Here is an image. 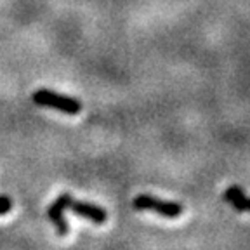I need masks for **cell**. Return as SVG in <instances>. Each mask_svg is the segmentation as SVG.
<instances>
[{
	"label": "cell",
	"mask_w": 250,
	"mask_h": 250,
	"mask_svg": "<svg viewBox=\"0 0 250 250\" xmlns=\"http://www.w3.org/2000/svg\"><path fill=\"white\" fill-rule=\"evenodd\" d=\"M33 101L39 106H47V108L59 109L66 115H78L82 111V104L75 98H70L66 94H59L49 89H40L33 94Z\"/></svg>",
	"instance_id": "cell-1"
},
{
	"label": "cell",
	"mask_w": 250,
	"mask_h": 250,
	"mask_svg": "<svg viewBox=\"0 0 250 250\" xmlns=\"http://www.w3.org/2000/svg\"><path fill=\"white\" fill-rule=\"evenodd\" d=\"M134 208L137 210H151L156 214L164 215V217L174 219L179 217L183 214V207L176 202H164V200H158L151 195H139L134 200Z\"/></svg>",
	"instance_id": "cell-2"
},
{
	"label": "cell",
	"mask_w": 250,
	"mask_h": 250,
	"mask_svg": "<svg viewBox=\"0 0 250 250\" xmlns=\"http://www.w3.org/2000/svg\"><path fill=\"white\" fill-rule=\"evenodd\" d=\"M71 200H73V196L70 193H62V195H59V198H56L51 203V207L47 210V215H49V219H51L52 224L56 226V231L59 233V236H66L70 233V224L64 219V210L68 208Z\"/></svg>",
	"instance_id": "cell-3"
},
{
	"label": "cell",
	"mask_w": 250,
	"mask_h": 250,
	"mask_svg": "<svg viewBox=\"0 0 250 250\" xmlns=\"http://www.w3.org/2000/svg\"><path fill=\"white\" fill-rule=\"evenodd\" d=\"M68 208H70L73 214L92 221L94 224H104L106 219H108V214H106L104 208L99 207V205H94V203L75 202V200H71V203L68 205Z\"/></svg>",
	"instance_id": "cell-4"
},
{
	"label": "cell",
	"mask_w": 250,
	"mask_h": 250,
	"mask_svg": "<svg viewBox=\"0 0 250 250\" xmlns=\"http://www.w3.org/2000/svg\"><path fill=\"white\" fill-rule=\"evenodd\" d=\"M224 198L226 202H229L238 212H245L249 208V200H247L245 193L240 186H231L228 188V191L224 193Z\"/></svg>",
	"instance_id": "cell-5"
},
{
	"label": "cell",
	"mask_w": 250,
	"mask_h": 250,
	"mask_svg": "<svg viewBox=\"0 0 250 250\" xmlns=\"http://www.w3.org/2000/svg\"><path fill=\"white\" fill-rule=\"evenodd\" d=\"M11 208H12V200L5 195H0V215L7 214Z\"/></svg>",
	"instance_id": "cell-6"
}]
</instances>
